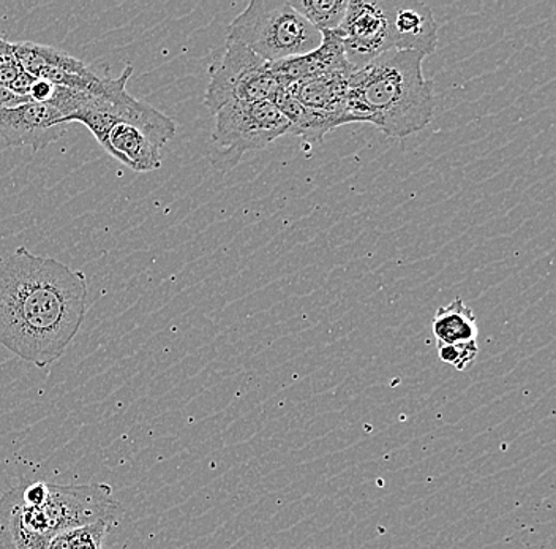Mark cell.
Returning a JSON list of instances; mask_svg holds the SVG:
<instances>
[{
  "instance_id": "cell-3",
  "label": "cell",
  "mask_w": 556,
  "mask_h": 549,
  "mask_svg": "<svg viewBox=\"0 0 556 549\" xmlns=\"http://www.w3.org/2000/svg\"><path fill=\"white\" fill-rule=\"evenodd\" d=\"M119 502L108 483L50 485L37 506L24 502L17 488L0 499V531L50 541L59 532L76 529L97 521H114Z\"/></svg>"
},
{
  "instance_id": "cell-18",
  "label": "cell",
  "mask_w": 556,
  "mask_h": 549,
  "mask_svg": "<svg viewBox=\"0 0 556 549\" xmlns=\"http://www.w3.org/2000/svg\"><path fill=\"white\" fill-rule=\"evenodd\" d=\"M479 353L478 342L455 344V346L438 347V357L443 363L450 364L457 371H465L471 366Z\"/></svg>"
},
{
  "instance_id": "cell-21",
  "label": "cell",
  "mask_w": 556,
  "mask_h": 549,
  "mask_svg": "<svg viewBox=\"0 0 556 549\" xmlns=\"http://www.w3.org/2000/svg\"><path fill=\"white\" fill-rule=\"evenodd\" d=\"M0 40H2V37H0Z\"/></svg>"
},
{
  "instance_id": "cell-2",
  "label": "cell",
  "mask_w": 556,
  "mask_h": 549,
  "mask_svg": "<svg viewBox=\"0 0 556 549\" xmlns=\"http://www.w3.org/2000/svg\"><path fill=\"white\" fill-rule=\"evenodd\" d=\"M426 55L389 51L354 72L346 111L354 124L375 125L389 138H406L433 120V82L424 75Z\"/></svg>"
},
{
  "instance_id": "cell-1",
  "label": "cell",
  "mask_w": 556,
  "mask_h": 549,
  "mask_svg": "<svg viewBox=\"0 0 556 549\" xmlns=\"http://www.w3.org/2000/svg\"><path fill=\"white\" fill-rule=\"evenodd\" d=\"M89 285L81 270L17 248L0 255V346L37 367L65 353L85 323Z\"/></svg>"
},
{
  "instance_id": "cell-6",
  "label": "cell",
  "mask_w": 556,
  "mask_h": 549,
  "mask_svg": "<svg viewBox=\"0 0 556 549\" xmlns=\"http://www.w3.org/2000/svg\"><path fill=\"white\" fill-rule=\"evenodd\" d=\"M214 116L212 140L225 149L226 154L235 155V162L245 152L264 149L290 132L287 117L267 100L229 103Z\"/></svg>"
},
{
  "instance_id": "cell-8",
  "label": "cell",
  "mask_w": 556,
  "mask_h": 549,
  "mask_svg": "<svg viewBox=\"0 0 556 549\" xmlns=\"http://www.w3.org/2000/svg\"><path fill=\"white\" fill-rule=\"evenodd\" d=\"M62 114L47 103H20L0 107V138L10 148L29 146L34 152L43 151L67 134Z\"/></svg>"
},
{
  "instance_id": "cell-16",
  "label": "cell",
  "mask_w": 556,
  "mask_h": 549,
  "mask_svg": "<svg viewBox=\"0 0 556 549\" xmlns=\"http://www.w3.org/2000/svg\"><path fill=\"white\" fill-rule=\"evenodd\" d=\"M295 12L319 33L337 30L346 15L350 0H288Z\"/></svg>"
},
{
  "instance_id": "cell-20",
  "label": "cell",
  "mask_w": 556,
  "mask_h": 549,
  "mask_svg": "<svg viewBox=\"0 0 556 549\" xmlns=\"http://www.w3.org/2000/svg\"><path fill=\"white\" fill-rule=\"evenodd\" d=\"M52 92H54V85H52V83L43 78H37L35 79L33 89H30V102L48 103L50 102Z\"/></svg>"
},
{
  "instance_id": "cell-9",
  "label": "cell",
  "mask_w": 556,
  "mask_h": 549,
  "mask_svg": "<svg viewBox=\"0 0 556 549\" xmlns=\"http://www.w3.org/2000/svg\"><path fill=\"white\" fill-rule=\"evenodd\" d=\"M323 40L316 50L304 55L285 59V61L270 64V71L283 88L313 78V76L328 75V73H354L348 62L345 47L339 30L321 33Z\"/></svg>"
},
{
  "instance_id": "cell-15",
  "label": "cell",
  "mask_w": 556,
  "mask_h": 549,
  "mask_svg": "<svg viewBox=\"0 0 556 549\" xmlns=\"http://www.w3.org/2000/svg\"><path fill=\"white\" fill-rule=\"evenodd\" d=\"M13 53L21 67L37 78L38 72L43 68H55L75 75H83L89 71V64L73 58L72 54L48 45L34 43V41H16L12 43Z\"/></svg>"
},
{
  "instance_id": "cell-12",
  "label": "cell",
  "mask_w": 556,
  "mask_h": 549,
  "mask_svg": "<svg viewBox=\"0 0 556 549\" xmlns=\"http://www.w3.org/2000/svg\"><path fill=\"white\" fill-rule=\"evenodd\" d=\"M274 105L283 113L290 123V132L288 134L302 137L305 141H323V138L329 132L336 130L342 125L354 124L350 114L346 113H329V111L312 110L301 105L298 100L290 96L287 88L280 90Z\"/></svg>"
},
{
  "instance_id": "cell-4",
  "label": "cell",
  "mask_w": 556,
  "mask_h": 549,
  "mask_svg": "<svg viewBox=\"0 0 556 549\" xmlns=\"http://www.w3.org/2000/svg\"><path fill=\"white\" fill-rule=\"evenodd\" d=\"M226 40L238 41L274 64L311 53L321 45L323 36L288 0H252L229 24Z\"/></svg>"
},
{
  "instance_id": "cell-14",
  "label": "cell",
  "mask_w": 556,
  "mask_h": 549,
  "mask_svg": "<svg viewBox=\"0 0 556 549\" xmlns=\"http://www.w3.org/2000/svg\"><path fill=\"white\" fill-rule=\"evenodd\" d=\"M437 347L455 344L478 342L479 326L475 312L462 298H455L447 305H441L432 322Z\"/></svg>"
},
{
  "instance_id": "cell-13",
  "label": "cell",
  "mask_w": 556,
  "mask_h": 549,
  "mask_svg": "<svg viewBox=\"0 0 556 549\" xmlns=\"http://www.w3.org/2000/svg\"><path fill=\"white\" fill-rule=\"evenodd\" d=\"M353 73H328L288 86L287 90L301 105L329 113H346L348 89ZM353 120V117H351Z\"/></svg>"
},
{
  "instance_id": "cell-11",
  "label": "cell",
  "mask_w": 556,
  "mask_h": 549,
  "mask_svg": "<svg viewBox=\"0 0 556 549\" xmlns=\"http://www.w3.org/2000/svg\"><path fill=\"white\" fill-rule=\"evenodd\" d=\"M104 151L137 173L162 169V155L154 142L135 125L117 120L108 134Z\"/></svg>"
},
{
  "instance_id": "cell-19",
  "label": "cell",
  "mask_w": 556,
  "mask_h": 549,
  "mask_svg": "<svg viewBox=\"0 0 556 549\" xmlns=\"http://www.w3.org/2000/svg\"><path fill=\"white\" fill-rule=\"evenodd\" d=\"M24 72L20 62L15 58L12 50V41H7L5 38L0 40V85L10 88L13 82Z\"/></svg>"
},
{
  "instance_id": "cell-17",
  "label": "cell",
  "mask_w": 556,
  "mask_h": 549,
  "mask_svg": "<svg viewBox=\"0 0 556 549\" xmlns=\"http://www.w3.org/2000/svg\"><path fill=\"white\" fill-rule=\"evenodd\" d=\"M113 521H97L70 531V549H103L104 537Z\"/></svg>"
},
{
  "instance_id": "cell-10",
  "label": "cell",
  "mask_w": 556,
  "mask_h": 549,
  "mask_svg": "<svg viewBox=\"0 0 556 549\" xmlns=\"http://www.w3.org/2000/svg\"><path fill=\"white\" fill-rule=\"evenodd\" d=\"M394 51L430 55L438 48V26L429 5L416 0H391Z\"/></svg>"
},
{
  "instance_id": "cell-5",
  "label": "cell",
  "mask_w": 556,
  "mask_h": 549,
  "mask_svg": "<svg viewBox=\"0 0 556 549\" xmlns=\"http://www.w3.org/2000/svg\"><path fill=\"white\" fill-rule=\"evenodd\" d=\"M204 107L212 114L229 103L273 102L283 86L278 83L269 62L238 43L226 40V50L217 64L212 65Z\"/></svg>"
},
{
  "instance_id": "cell-7",
  "label": "cell",
  "mask_w": 556,
  "mask_h": 549,
  "mask_svg": "<svg viewBox=\"0 0 556 549\" xmlns=\"http://www.w3.org/2000/svg\"><path fill=\"white\" fill-rule=\"evenodd\" d=\"M348 62L361 71L381 54L394 51L391 0H351L340 24Z\"/></svg>"
}]
</instances>
